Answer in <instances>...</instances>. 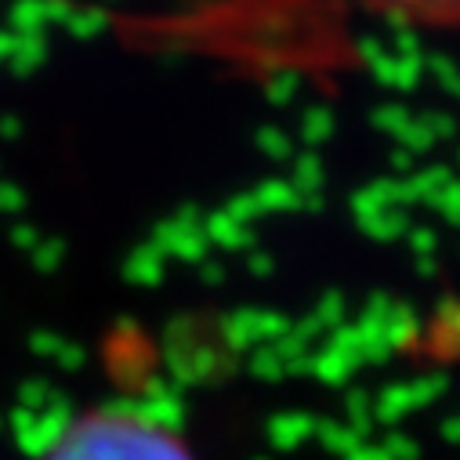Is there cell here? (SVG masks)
Here are the masks:
<instances>
[{
  "instance_id": "obj_1",
  "label": "cell",
  "mask_w": 460,
  "mask_h": 460,
  "mask_svg": "<svg viewBox=\"0 0 460 460\" xmlns=\"http://www.w3.org/2000/svg\"><path fill=\"white\" fill-rule=\"evenodd\" d=\"M44 460H196L167 424L135 410H91L62 428Z\"/></svg>"
},
{
  "instance_id": "obj_2",
  "label": "cell",
  "mask_w": 460,
  "mask_h": 460,
  "mask_svg": "<svg viewBox=\"0 0 460 460\" xmlns=\"http://www.w3.org/2000/svg\"><path fill=\"white\" fill-rule=\"evenodd\" d=\"M367 4L417 22H460V0H367Z\"/></svg>"
}]
</instances>
